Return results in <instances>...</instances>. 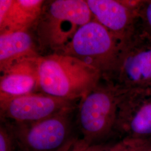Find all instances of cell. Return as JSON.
Wrapping results in <instances>:
<instances>
[{"instance_id": "obj_8", "label": "cell", "mask_w": 151, "mask_h": 151, "mask_svg": "<svg viewBox=\"0 0 151 151\" xmlns=\"http://www.w3.org/2000/svg\"><path fill=\"white\" fill-rule=\"evenodd\" d=\"M125 137L151 139V90L124 91L114 132Z\"/></svg>"}, {"instance_id": "obj_2", "label": "cell", "mask_w": 151, "mask_h": 151, "mask_svg": "<svg viewBox=\"0 0 151 151\" xmlns=\"http://www.w3.org/2000/svg\"><path fill=\"white\" fill-rule=\"evenodd\" d=\"M125 91L103 78L79 101L75 123L89 147L101 143L114 132L117 111Z\"/></svg>"}, {"instance_id": "obj_13", "label": "cell", "mask_w": 151, "mask_h": 151, "mask_svg": "<svg viewBox=\"0 0 151 151\" xmlns=\"http://www.w3.org/2000/svg\"><path fill=\"white\" fill-rule=\"evenodd\" d=\"M88 151H151V139L125 137L114 143L91 146Z\"/></svg>"}, {"instance_id": "obj_14", "label": "cell", "mask_w": 151, "mask_h": 151, "mask_svg": "<svg viewBox=\"0 0 151 151\" xmlns=\"http://www.w3.org/2000/svg\"><path fill=\"white\" fill-rule=\"evenodd\" d=\"M0 151H19L11 128L4 120H1Z\"/></svg>"}, {"instance_id": "obj_9", "label": "cell", "mask_w": 151, "mask_h": 151, "mask_svg": "<svg viewBox=\"0 0 151 151\" xmlns=\"http://www.w3.org/2000/svg\"><path fill=\"white\" fill-rule=\"evenodd\" d=\"M93 19L122 43L135 32L137 12L115 0H86Z\"/></svg>"}, {"instance_id": "obj_15", "label": "cell", "mask_w": 151, "mask_h": 151, "mask_svg": "<svg viewBox=\"0 0 151 151\" xmlns=\"http://www.w3.org/2000/svg\"><path fill=\"white\" fill-rule=\"evenodd\" d=\"M89 147L80 137L74 136L63 146L54 151H88Z\"/></svg>"}, {"instance_id": "obj_7", "label": "cell", "mask_w": 151, "mask_h": 151, "mask_svg": "<svg viewBox=\"0 0 151 151\" xmlns=\"http://www.w3.org/2000/svg\"><path fill=\"white\" fill-rule=\"evenodd\" d=\"M76 101L54 97L40 92L0 97L1 120L16 123L36 122L76 110L78 105Z\"/></svg>"}, {"instance_id": "obj_12", "label": "cell", "mask_w": 151, "mask_h": 151, "mask_svg": "<svg viewBox=\"0 0 151 151\" xmlns=\"http://www.w3.org/2000/svg\"><path fill=\"white\" fill-rule=\"evenodd\" d=\"M35 39L29 30L0 34V72L22 60L38 57Z\"/></svg>"}, {"instance_id": "obj_3", "label": "cell", "mask_w": 151, "mask_h": 151, "mask_svg": "<svg viewBox=\"0 0 151 151\" xmlns=\"http://www.w3.org/2000/svg\"><path fill=\"white\" fill-rule=\"evenodd\" d=\"M93 19L86 1H45L35 26L39 47L59 52L80 27Z\"/></svg>"}, {"instance_id": "obj_4", "label": "cell", "mask_w": 151, "mask_h": 151, "mask_svg": "<svg viewBox=\"0 0 151 151\" xmlns=\"http://www.w3.org/2000/svg\"><path fill=\"white\" fill-rule=\"evenodd\" d=\"M103 78L125 91L151 90V35L135 32L119 46L110 70Z\"/></svg>"}, {"instance_id": "obj_16", "label": "cell", "mask_w": 151, "mask_h": 151, "mask_svg": "<svg viewBox=\"0 0 151 151\" xmlns=\"http://www.w3.org/2000/svg\"><path fill=\"white\" fill-rule=\"evenodd\" d=\"M139 16L146 25L145 30L151 35V1L145 2L139 12Z\"/></svg>"}, {"instance_id": "obj_11", "label": "cell", "mask_w": 151, "mask_h": 151, "mask_svg": "<svg viewBox=\"0 0 151 151\" xmlns=\"http://www.w3.org/2000/svg\"><path fill=\"white\" fill-rule=\"evenodd\" d=\"M39 57L22 60L1 73L0 97L39 92Z\"/></svg>"}, {"instance_id": "obj_5", "label": "cell", "mask_w": 151, "mask_h": 151, "mask_svg": "<svg viewBox=\"0 0 151 151\" xmlns=\"http://www.w3.org/2000/svg\"><path fill=\"white\" fill-rule=\"evenodd\" d=\"M121 42L93 19L80 27L70 42L57 53L75 57L105 75L113 63Z\"/></svg>"}, {"instance_id": "obj_10", "label": "cell", "mask_w": 151, "mask_h": 151, "mask_svg": "<svg viewBox=\"0 0 151 151\" xmlns=\"http://www.w3.org/2000/svg\"><path fill=\"white\" fill-rule=\"evenodd\" d=\"M45 1L1 0L0 34L27 30L35 26Z\"/></svg>"}, {"instance_id": "obj_6", "label": "cell", "mask_w": 151, "mask_h": 151, "mask_svg": "<svg viewBox=\"0 0 151 151\" xmlns=\"http://www.w3.org/2000/svg\"><path fill=\"white\" fill-rule=\"evenodd\" d=\"M76 110L36 122L16 123L5 122L11 128L18 151H54L74 137L72 134V115Z\"/></svg>"}, {"instance_id": "obj_1", "label": "cell", "mask_w": 151, "mask_h": 151, "mask_svg": "<svg viewBox=\"0 0 151 151\" xmlns=\"http://www.w3.org/2000/svg\"><path fill=\"white\" fill-rule=\"evenodd\" d=\"M37 65L39 92L70 101H80L103 77L91 65L57 53L40 55Z\"/></svg>"}]
</instances>
